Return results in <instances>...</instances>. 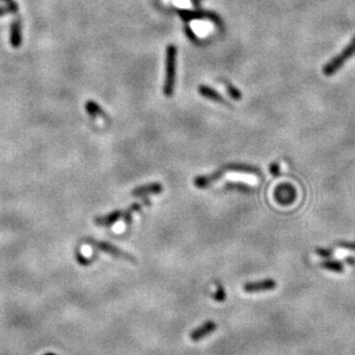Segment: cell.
Returning a JSON list of instances; mask_svg holds the SVG:
<instances>
[{
  "mask_svg": "<svg viewBox=\"0 0 355 355\" xmlns=\"http://www.w3.org/2000/svg\"><path fill=\"white\" fill-rule=\"evenodd\" d=\"M227 172L261 174V171L257 169L256 166L249 165V164H226V165H223L220 167L219 170H217L216 172L207 174V176L196 177L195 179H194V186L197 187V188H207V187H210L213 182H217L218 180L222 179L224 174Z\"/></svg>",
  "mask_w": 355,
  "mask_h": 355,
  "instance_id": "1",
  "label": "cell"
},
{
  "mask_svg": "<svg viewBox=\"0 0 355 355\" xmlns=\"http://www.w3.org/2000/svg\"><path fill=\"white\" fill-rule=\"evenodd\" d=\"M177 48L171 44L166 48L165 57V80H164L163 92L166 97H172L176 85V66H177Z\"/></svg>",
  "mask_w": 355,
  "mask_h": 355,
  "instance_id": "2",
  "label": "cell"
},
{
  "mask_svg": "<svg viewBox=\"0 0 355 355\" xmlns=\"http://www.w3.org/2000/svg\"><path fill=\"white\" fill-rule=\"evenodd\" d=\"M354 55H355V36L339 55L334 57V58L331 59L329 62L324 65L323 74L326 76L336 74L338 70H339Z\"/></svg>",
  "mask_w": 355,
  "mask_h": 355,
  "instance_id": "3",
  "label": "cell"
},
{
  "mask_svg": "<svg viewBox=\"0 0 355 355\" xmlns=\"http://www.w3.org/2000/svg\"><path fill=\"white\" fill-rule=\"evenodd\" d=\"M88 243L91 244L92 247L97 248V249L100 250V252H104L105 254H109V255H111L113 257H117V259L125 260V261H128V262H133V263L136 262L135 257H134L133 255H130V254L123 252L122 249H120V248L115 246V244L106 242V241L89 240Z\"/></svg>",
  "mask_w": 355,
  "mask_h": 355,
  "instance_id": "4",
  "label": "cell"
},
{
  "mask_svg": "<svg viewBox=\"0 0 355 355\" xmlns=\"http://www.w3.org/2000/svg\"><path fill=\"white\" fill-rule=\"evenodd\" d=\"M274 200L281 206H289V204L293 203L294 200L296 199V188L292 185L289 183H281L278 185L274 189L273 193Z\"/></svg>",
  "mask_w": 355,
  "mask_h": 355,
  "instance_id": "5",
  "label": "cell"
},
{
  "mask_svg": "<svg viewBox=\"0 0 355 355\" xmlns=\"http://www.w3.org/2000/svg\"><path fill=\"white\" fill-rule=\"evenodd\" d=\"M277 287V283L273 279H264L260 281H250V283L244 284L243 291L247 293H257V292H266V291H272Z\"/></svg>",
  "mask_w": 355,
  "mask_h": 355,
  "instance_id": "6",
  "label": "cell"
},
{
  "mask_svg": "<svg viewBox=\"0 0 355 355\" xmlns=\"http://www.w3.org/2000/svg\"><path fill=\"white\" fill-rule=\"evenodd\" d=\"M216 330H217V324L215 322H212V321H207V322H204L202 325L196 327L195 330L192 331V333H190V339L193 341H199L201 339H203V338L210 336V334L215 332Z\"/></svg>",
  "mask_w": 355,
  "mask_h": 355,
  "instance_id": "7",
  "label": "cell"
},
{
  "mask_svg": "<svg viewBox=\"0 0 355 355\" xmlns=\"http://www.w3.org/2000/svg\"><path fill=\"white\" fill-rule=\"evenodd\" d=\"M163 192V185L159 182H151L147 185L139 186L132 190V196L142 197L147 195H152V194H159Z\"/></svg>",
  "mask_w": 355,
  "mask_h": 355,
  "instance_id": "8",
  "label": "cell"
},
{
  "mask_svg": "<svg viewBox=\"0 0 355 355\" xmlns=\"http://www.w3.org/2000/svg\"><path fill=\"white\" fill-rule=\"evenodd\" d=\"M197 90H199L200 95L202 97H204V98L213 100V102H218V103L224 104V105H227V106L230 105L229 102H227V100L224 98V97L220 95L218 91H216L215 89L210 88V87L202 85V86L199 87V89H197Z\"/></svg>",
  "mask_w": 355,
  "mask_h": 355,
  "instance_id": "9",
  "label": "cell"
},
{
  "mask_svg": "<svg viewBox=\"0 0 355 355\" xmlns=\"http://www.w3.org/2000/svg\"><path fill=\"white\" fill-rule=\"evenodd\" d=\"M148 206H150V201L148 199H146L143 201H140V202H135V203L130 204V206L127 207L126 210H123L122 218H123V220H125L126 225H130L134 213L139 212V211L142 210L143 207H148Z\"/></svg>",
  "mask_w": 355,
  "mask_h": 355,
  "instance_id": "10",
  "label": "cell"
},
{
  "mask_svg": "<svg viewBox=\"0 0 355 355\" xmlns=\"http://www.w3.org/2000/svg\"><path fill=\"white\" fill-rule=\"evenodd\" d=\"M123 210H116L110 212L109 215L100 216L95 218V224L97 226H112L118 222L120 218H122Z\"/></svg>",
  "mask_w": 355,
  "mask_h": 355,
  "instance_id": "11",
  "label": "cell"
},
{
  "mask_svg": "<svg viewBox=\"0 0 355 355\" xmlns=\"http://www.w3.org/2000/svg\"><path fill=\"white\" fill-rule=\"evenodd\" d=\"M86 110L87 112H88V115L93 119H97L98 117L103 119H108L105 111H104L96 102H93V100H88V102L86 103Z\"/></svg>",
  "mask_w": 355,
  "mask_h": 355,
  "instance_id": "12",
  "label": "cell"
},
{
  "mask_svg": "<svg viewBox=\"0 0 355 355\" xmlns=\"http://www.w3.org/2000/svg\"><path fill=\"white\" fill-rule=\"evenodd\" d=\"M22 43V33H21V25L20 21H15L11 27V45L13 48L18 49Z\"/></svg>",
  "mask_w": 355,
  "mask_h": 355,
  "instance_id": "13",
  "label": "cell"
},
{
  "mask_svg": "<svg viewBox=\"0 0 355 355\" xmlns=\"http://www.w3.org/2000/svg\"><path fill=\"white\" fill-rule=\"evenodd\" d=\"M320 266L327 271H332V272L336 273L344 272L343 264L338 262V261H322V262L320 263Z\"/></svg>",
  "mask_w": 355,
  "mask_h": 355,
  "instance_id": "14",
  "label": "cell"
},
{
  "mask_svg": "<svg viewBox=\"0 0 355 355\" xmlns=\"http://www.w3.org/2000/svg\"><path fill=\"white\" fill-rule=\"evenodd\" d=\"M225 88L227 90V92H229V95L232 97L233 99L240 100L241 98H242V93H241L233 85H231V83H229V82H225Z\"/></svg>",
  "mask_w": 355,
  "mask_h": 355,
  "instance_id": "15",
  "label": "cell"
},
{
  "mask_svg": "<svg viewBox=\"0 0 355 355\" xmlns=\"http://www.w3.org/2000/svg\"><path fill=\"white\" fill-rule=\"evenodd\" d=\"M226 188L242 190V192H250V190H252V188H250L249 186L246 185V183H242V182H227Z\"/></svg>",
  "mask_w": 355,
  "mask_h": 355,
  "instance_id": "16",
  "label": "cell"
},
{
  "mask_svg": "<svg viewBox=\"0 0 355 355\" xmlns=\"http://www.w3.org/2000/svg\"><path fill=\"white\" fill-rule=\"evenodd\" d=\"M18 11V5L14 1H9L6 7H0V16L7 14V13H15Z\"/></svg>",
  "mask_w": 355,
  "mask_h": 355,
  "instance_id": "17",
  "label": "cell"
},
{
  "mask_svg": "<svg viewBox=\"0 0 355 355\" xmlns=\"http://www.w3.org/2000/svg\"><path fill=\"white\" fill-rule=\"evenodd\" d=\"M213 299H215L217 302H223V301H225L226 292H225V290H224V287H222V286L218 287L217 292L213 294Z\"/></svg>",
  "mask_w": 355,
  "mask_h": 355,
  "instance_id": "18",
  "label": "cell"
},
{
  "mask_svg": "<svg viewBox=\"0 0 355 355\" xmlns=\"http://www.w3.org/2000/svg\"><path fill=\"white\" fill-rule=\"evenodd\" d=\"M315 253L321 257H323V259H329V257L333 255L332 249H324V248H317V249L315 250Z\"/></svg>",
  "mask_w": 355,
  "mask_h": 355,
  "instance_id": "19",
  "label": "cell"
},
{
  "mask_svg": "<svg viewBox=\"0 0 355 355\" xmlns=\"http://www.w3.org/2000/svg\"><path fill=\"white\" fill-rule=\"evenodd\" d=\"M269 171H270V173L272 174L273 177H278V176H279V174H280V165H279V163L274 162V163L271 164L270 167H269Z\"/></svg>",
  "mask_w": 355,
  "mask_h": 355,
  "instance_id": "20",
  "label": "cell"
},
{
  "mask_svg": "<svg viewBox=\"0 0 355 355\" xmlns=\"http://www.w3.org/2000/svg\"><path fill=\"white\" fill-rule=\"evenodd\" d=\"M174 4H176V6H178V7L187 9L188 7H190L192 2H190V0H174Z\"/></svg>",
  "mask_w": 355,
  "mask_h": 355,
  "instance_id": "21",
  "label": "cell"
},
{
  "mask_svg": "<svg viewBox=\"0 0 355 355\" xmlns=\"http://www.w3.org/2000/svg\"><path fill=\"white\" fill-rule=\"evenodd\" d=\"M338 247L350 250V252H355V242H340L338 243Z\"/></svg>",
  "mask_w": 355,
  "mask_h": 355,
  "instance_id": "22",
  "label": "cell"
},
{
  "mask_svg": "<svg viewBox=\"0 0 355 355\" xmlns=\"http://www.w3.org/2000/svg\"><path fill=\"white\" fill-rule=\"evenodd\" d=\"M345 260H346L347 263L355 264V257H350V256H348V257H346V259H345Z\"/></svg>",
  "mask_w": 355,
  "mask_h": 355,
  "instance_id": "23",
  "label": "cell"
}]
</instances>
